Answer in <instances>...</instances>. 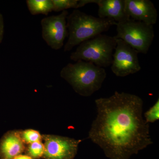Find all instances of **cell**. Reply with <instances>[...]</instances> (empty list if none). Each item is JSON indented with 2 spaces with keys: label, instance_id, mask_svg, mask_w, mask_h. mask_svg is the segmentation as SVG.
Instances as JSON below:
<instances>
[{
  "label": "cell",
  "instance_id": "cell-11",
  "mask_svg": "<svg viewBox=\"0 0 159 159\" xmlns=\"http://www.w3.org/2000/svg\"><path fill=\"white\" fill-rule=\"evenodd\" d=\"M25 149L20 131H9L0 139V159H13Z\"/></svg>",
  "mask_w": 159,
  "mask_h": 159
},
{
  "label": "cell",
  "instance_id": "cell-14",
  "mask_svg": "<svg viewBox=\"0 0 159 159\" xmlns=\"http://www.w3.org/2000/svg\"><path fill=\"white\" fill-rule=\"evenodd\" d=\"M21 138L23 142L26 144H31L33 142H41L42 136L38 131L34 129H29L20 131Z\"/></svg>",
  "mask_w": 159,
  "mask_h": 159
},
{
  "label": "cell",
  "instance_id": "cell-12",
  "mask_svg": "<svg viewBox=\"0 0 159 159\" xmlns=\"http://www.w3.org/2000/svg\"><path fill=\"white\" fill-rule=\"evenodd\" d=\"M26 4L32 15L43 14L47 16L53 11L51 0H27Z\"/></svg>",
  "mask_w": 159,
  "mask_h": 159
},
{
  "label": "cell",
  "instance_id": "cell-2",
  "mask_svg": "<svg viewBox=\"0 0 159 159\" xmlns=\"http://www.w3.org/2000/svg\"><path fill=\"white\" fill-rule=\"evenodd\" d=\"M116 24L111 19L95 17L79 9H74L67 17L68 39L64 51H71L76 46L108 31Z\"/></svg>",
  "mask_w": 159,
  "mask_h": 159
},
{
  "label": "cell",
  "instance_id": "cell-17",
  "mask_svg": "<svg viewBox=\"0 0 159 159\" xmlns=\"http://www.w3.org/2000/svg\"><path fill=\"white\" fill-rule=\"evenodd\" d=\"M5 33V22L2 14L0 12V44L2 42Z\"/></svg>",
  "mask_w": 159,
  "mask_h": 159
},
{
  "label": "cell",
  "instance_id": "cell-6",
  "mask_svg": "<svg viewBox=\"0 0 159 159\" xmlns=\"http://www.w3.org/2000/svg\"><path fill=\"white\" fill-rule=\"evenodd\" d=\"M116 42L111 65L113 74L117 77H125L141 70L139 52L122 40L116 39Z\"/></svg>",
  "mask_w": 159,
  "mask_h": 159
},
{
  "label": "cell",
  "instance_id": "cell-8",
  "mask_svg": "<svg viewBox=\"0 0 159 159\" xmlns=\"http://www.w3.org/2000/svg\"><path fill=\"white\" fill-rule=\"evenodd\" d=\"M44 140L45 159H74L77 155L78 146L82 140L55 135L42 136Z\"/></svg>",
  "mask_w": 159,
  "mask_h": 159
},
{
  "label": "cell",
  "instance_id": "cell-18",
  "mask_svg": "<svg viewBox=\"0 0 159 159\" xmlns=\"http://www.w3.org/2000/svg\"><path fill=\"white\" fill-rule=\"evenodd\" d=\"M13 159H32L31 157L29 156L22 155H19L17 156L16 157Z\"/></svg>",
  "mask_w": 159,
  "mask_h": 159
},
{
  "label": "cell",
  "instance_id": "cell-15",
  "mask_svg": "<svg viewBox=\"0 0 159 159\" xmlns=\"http://www.w3.org/2000/svg\"><path fill=\"white\" fill-rule=\"evenodd\" d=\"M44 150V146L41 142H33L29 144L27 151L29 156L31 158L38 159L43 157Z\"/></svg>",
  "mask_w": 159,
  "mask_h": 159
},
{
  "label": "cell",
  "instance_id": "cell-16",
  "mask_svg": "<svg viewBox=\"0 0 159 159\" xmlns=\"http://www.w3.org/2000/svg\"><path fill=\"white\" fill-rule=\"evenodd\" d=\"M145 120L147 123H154L159 119V99L144 114Z\"/></svg>",
  "mask_w": 159,
  "mask_h": 159
},
{
  "label": "cell",
  "instance_id": "cell-13",
  "mask_svg": "<svg viewBox=\"0 0 159 159\" xmlns=\"http://www.w3.org/2000/svg\"><path fill=\"white\" fill-rule=\"evenodd\" d=\"M53 4V11L59 12L73 8L78 9L79 0H51Z\"/></svg>",
  "mask_w": 159,
  "mask_h": 159
},
{
  "label": "cell",
  "instance_id": "cell-9",
  "mask_svg": "<svg viewBox=\"0 0 159 159\" xmlns=\"http://www.w3.org/2000/svg\"><path fill=\"white\" fill-rule=\"evenodd\" d=\"M125 5L131 19L153 26L156 23L157 11L150 0H125Z\"/></svg>",
  "mask_w": 159,
  "mask_h": 159
},
{
  "label": "cell",
  "instance_id": "cell-5",
  "mask_svg": "<svg viewBox=\"0 0 159 159\" xmlns=\"http://www.w3.org/2000/svg\"><path fill=\"white\" fill-rule=\"evenodd\" d=\"M116 26V39L122 40L139 53L147 54L155 37L153 25L130 19Z\"/></svg>",
  "mask_w": 159,
  "mask_h": 159
},
{
  "label": "cell",
  "instance_id": "cell-4",
  "mask_svg": "<svg viewBox=\"0 0 159 159\" xmlns=\"http://www.w3.org/2000/svg\"><path fill=\"white\" fill-rule=\"evenodd\" d=\"M116 45L115 36L99 34L81 43L71 53L70 59L75 62L83 61L103 68L107 67L111 64Z\"/></svg>",
  "mask_w": 159,
  "mask_h": 159
},
{
  "label": "cell",
  "instance_id": "cell-10",
  "mask_svg": "<svg viewBox=\"0 0 159 159\" xmlns=\"http://www.w3.org/2000/svg\"><path fill=\"white\" fill-rule=\"evenodd\" d=\"M98 6V15L101 18H109L117 23L130 19L125 9V0H94Z\"/></svg>",
  "mask_w": 159,
  "mask_h": 159
},
{
  "label": "cell",
  "instance_id": "cell-3",
  "mask_svg": "<svg viewBox=\"0 0 159 159\" xmlns=\"http://www.w3.org/2000/svg\"><path fill=\"white\" fill-rule=\"evenodd\" d=\"M60 76L77 94L89 97L101 88L107 73L103 68L80 60L65 66L60 71Z\"/></svg>",
  "mask_w": 159,
  "mask_h": 159
},
{
  "label": "cell",
  "instance_id": "cell-7",
  "mask_svg": "<svg viewBox=\"0 0 159 159\" xmlns=\"http://www.w3.org/2000/svg\"><path fill=\"white\" fill-rule=\"evenodd\" d=\"M68 11L65 10L57 15L43 18L41 21L43 39L53 50H60L64 45L65 40L68 36Z\"/></svg>",
  "mask_w": 159,
  "mask_h": 159
},
{
  "label": "cell",
  "instance_id": "cell-1",
  "mask_svg": "<svg viewBox=\"0 0 159 159\" xmlns=\"http://www.w3.org/2000/svg\"><path fill=\"white\" fill-rule=\"evenodd\" d=\"M97 116L89 138L110 159H129L153 143L149 123L142 116L141 97L116 91L110 97L96 99Z\"/></svg>",
  "mask_w": 159,
  "mask_h": 159
}]
</instances>
